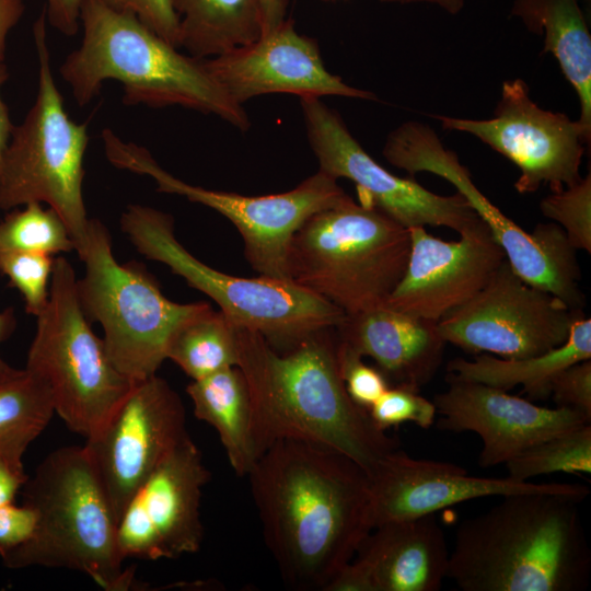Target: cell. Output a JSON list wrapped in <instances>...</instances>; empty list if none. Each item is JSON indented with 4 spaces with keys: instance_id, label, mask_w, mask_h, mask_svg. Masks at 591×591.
<instances>
[{
    "instance_id": "obj_1",
    "label": "cell",
    "mask_w": 591,
    "mask_h": 591,
    "mask_svg": "<svg viewBox=\"0 0 591 591\" xmlns=\"http://www.w3.org/2000/svg\"><path fill=\"white\" fill-rule=\"evenodd\" d=\"M265 543L285 583L325 591L373 530L371 480L346 454L273 442L247 475Z\"/></svg>"
},
{
    "instance_id": "obj_2",
    "label": "cell",
    "mask_w": 591,
    "mask_h": 591,
    "mask_svg": "<svg viewBox=\"0 0 591 591\" xmlns=\"http://www.w3.org/2000/svg\"><path fill=\"white\" fill-rule=\"evenodd\" d=\"M239 361L251 397L259 456L275 441L298 439L335 449L370 475L398 441L378 429L349 396L335 327L277 349L258 332L236 326Z\"/></svg>"
},
{
    "instance_id": "obj_3",
    "label": "cell",
    "mask_w": 591,
    "mask_h": 591,
    "mask_svg": "<svg viewBox=\"0 0 591 591\" xmlns=\"http://www.w3.org/2000/svg\"><path fill=\"white\" fill-rule=\"evenodd\" d=\"M459 525L447 578L463 591H578L591 555L580 500L557 494L502 496Z\"/></svg>"
},
{
    "instance_id": "obj_4",
    "label": "cell",
    "mask_w": 591,
    "mask_h": 591,
    "mask_svg": "<svg viewBox=\"0 0 591 591\" xmlns=\"http://www.w3.org/2000/svg\"><path fill=\"white\" fill-rule=\"evenodd\" d=\"M80 22L82 43L60 68L79 105L111 79L123 84L127 105H181L217 115L242 131L251 126L243 105L217 83L204 59L182 55L135 14L104 0H84Z\"/></svg>"
},
{
    "instance_id": "obj_5",
    "label": "cell",
    "mask_w": 591,
    "mask_h": 591,
    "mask_svg": "<svg viewBox=\"0 0 591 591\" xmlns=\"http://www.w3.org/2000/svg\"><path fill=\"white\" fill-rule=\"evenodd\" d=\"M37 512L33 537L1 559L10 569L46 567L80 571L106 591H126L135 570L123 567L117 518L85 448L49 453L22 487Z\"/></svg>"
},
{
    "instance_id": "obj_6",
    "label": "cell",
    "mask_w": 591,
    "mask_h": 591,
    "mask_svg": "<svg viewBox=\"0 0 591 591\" xmlns=\"http://www.w3.org/2000/svg\"><path fill=\"white\" fill-rule=\"evenodd\" d=\"M409 230L350 196L315 212L296 232L289 280L346 315L381 305L403 277Z\"/></svg>"
},
{
    "instance_id": "obj_7",
    "label": "cell",
    "mask_w": 591,
    "mask_h": 591,
    "mask_svg": "<svg viewBox=\"0 0 591 591\" xmlns=\"http://www.w3.org/2000/svg\"><path fill=\"white\" fill-rule=\"evenodd\" d=\"M120 228L141 255L167 266L213 300L234 325L258 332L277 349L318 329L336 327L346 316L291 280L236 277L206 265L176 239L173 217L155 208L128 206Z\"/></svg>"
},
{
    "instance_id": "obj_8",
    "label": "cell",
    "mask_w": 591,
    "mask_h": 591,
    "mask_svg": "<svg viewBox=\"0 0 591 591\" xmlns=\"http://www.w3.org/2000/svg\"><path fill=\"white\" fill-rule=\"evenodd\" d=\"M77 253L85 265L77 279L79 301L88 320L101 324L112 362L132 382L157 374L176 331L211 305L171 301L143 265L119 264L111 234L97 219L89 220Z\"/></svg>"
},
{
    "instance_id": "obj_9",
    "label": "cell",
    "mask_w": 591,
    "mask_h": 591,
    "mask_svg": "<svg viewBox=\"0 0 591 591\" xmlns=\"http://www.w3.org/2000/svg\"><path fill=\"white\" fill-rule=\"evenodd\" d=\"M38 89L23 123L14 126L0 174V209L44 202L65 221L77 250L86 237L83 200L86 124L73 121L55 83L43 11L33 26Z\"/></svg>"
},
{
    "instance_id": "obj_10",
    "label": "cell",
    "mask_w": 591,
    "mask_h": 591,
    "mask_svg": "<svg viewBox=\"0 0 591 591\" xmlns=\"http://www.w3.org/2000/svg\"><path fill=\"white\" fill-rule=\"evenodd\" d=\"M26 369L49 386L55 413L85 439L94 436L132 384L112 362L90 326L78 297L76 271L55 259L48 304L36 317Z\"/></svg>"
},
{
    "instance_id": "obj_11",
    "label": "cell",
    "mask_w": 591,
    "mask_h": 591,
    "mask_svg": "<svg viewBox=\"0 0 591 591\" xmlns=\"http://www.w3.org/2000/svg\"><path fill=\"white\" fill-rule=\"evenodd\" d=\"M102 139L105 155L114 166L148 175L159 192L184 196L225 217L237 229L251 267L274 279L289 280L290 244L304 221L348 197L337 179L321 170L280 194L245 196L207 189L176 178L146 148L121 140L111 129L103 130Z\"/></svg>"
},
{
    "instance_id": "obj_12",
    "label": "cell",
    "mask_w": 591,
    "mask_h": 591,
    "mask_svg": "<svg viewBox=\"0 0 591 591\" xmlns=\"http://www.w3.org/2000/svg\"><path fill=\"white\" fill-rule=\"evenodd\" d=\"M387 162L410 174L429 172L450 182L490 229L513 271L528 283L559 298L582 312L577 250L555 222L524 231L478 189L455 152L447 149L428 125L406 121L392 130L384 143Z\"/></svg>"
},
{
    "instance_id": "obj_13",
    "label": "cell",
    "mask_w": 591,
    "mask_h": 591,
    "mask_svg": "<svg viewBox=\"0 0 591 591\" xmlns=\"http://www.w3.org/2000/svg\"><path fill=\"white\" fill-rule=\"evenodd\" d=\"M581 314L524 281L505 259L483 289L437 323L445 343L465 351L523 359L564 344Z\"/></svg>"
},
{
    "instance_id": "obj_14",
    "label": "cell",
    "mask_w": 591,
    "mask_h": 591,
    "mask_svg": "<svg viewBox=\"0 0 591 591\" xmlns=\"http://www.w3.org/2000/svg\"><path fill=\"white\" fill-rule=\"evenodd\" d=\"M306 135L321 171L354 182L361 202L384 212L406 229L444 227L459 234L485 222L456 192L438 195L414 179L398 177L380 165L348 130L337 112L321 97L300 99Z\"/></svg>"
},
{
    "instance_id": "obj_15",
    "label": "cell",
    "mask_w": 591,
    "mask_h": 591,
    "mask_svg": "<svg viewBox=\"0 0 591 591\" xmlns=\"http://www.w3.org/2000/svg\"><path fill=\"white\" fill-rule=\"evenodd\" d=\"M444 129L470 134L506 157L520 170V194L547 184L559 192L581 179L584 144L590 141L578 120L541 108L521 79L505 81L490 119L436 117Z\"/></svg>"
},
{
    "instance_id": "obj_16",
    "label": "cell",
    "mask_w": 591,
    "mask_h": 591,
    "mask_svg": "<svg viewBox=\"0 0 591 591\" xmlns=\"http://www.w3.org/2000/svg\"><path fill=\"white\" fill-rule=\"evenodd\" d=\"M179 395L157 374L132 384L84 444L117 518L161 461L186 437Z\"/></svg>"
},
{
    "instance_id": "obj_17",
    "label": "cell",
    "mask_w": 591,
    "mask_h": 591,
    "mask_svg": "<svg viewBox=\"0 0 591 591\" xmlns=\"http://www.w3.org/2000/svg\"><path fill=\"white\" fill-rule=\"evenodd\" d=\"M210 472L192 438L186 437L134 493L117 521L121 558L175 559L197 553L204 529L202 488Z\"/></svg>"
},
{
    "instance_id": "obj_18",
    "label": "cell",
    "mask_w": 591,
    "mask_h": 591,
    "mask_svg": "<svg viewBox=\"0 0 591 591\" xmlns=\"http://www.w3.org/2000/svg\"><path fill=\"white\" fill-rule=\"evenodd\" d=\"M410 252L403 277L384 305L438 322L473 298L507 259L486 223L444 241L424 227L408 229Z\"/></svg>"
},
{
    "instance_id": "obj_19",
    "label": "cell",
    "mask_w": 591,
    "mask_h": 591,
    "mask_svg": "<svg viewBox=\"0 0 591 591\" xmlns=\"http://www.w3.org/2000/svg\"><path fill=\"white\" fill-rule=\"evenodd\" d=\"M204 65L241 105L271 93L294 94L300 99L336 95L376 100L372 92L350 86L331 73L316 40L299 34L291 19L250 44L204 59Z\"/></svg>"
},
{
    "instance_id": "obj_20",
    "label": "cell",
    "mask_w": 591,
    "mask_h": 591,
    "mask_svg": "<svg viewBox=\"0 0 591 591\" xmlns=\"http://www.w3.org/2000/svg\"><path fill=\"white\" fill-rule=\"evenodd\" d=\"M373 529L394 520L436 513L453 505L493 496L546 493L584 500L581 484L518 482L510 477L470 476L455 464L410 457L398 449L369 475Z\"/></svg>"
},
{
    "instance_id": "obj_21",
    "label": "cell",
    "mask_w": 591,
    "mask_h": 591,
    "mask_svg": "<svg viewBox=\"0 0 591 591\" xmlns=\"http://www.w3.org/2000/svg\"><path fill=\"white\" fill-rule=\"evenodd\" d=\"M447 381L449 387L432 401L441 416L437 428L477 433L483 442L478 457L483 468L505 464L548 437L591 421L575 408L542 407L483 383L448 376Z\"/></svg>"
},
{
    "instance_id": "obj_22",
    "label": "cell",
    "mask_w": 591,
    "mask_h": 591,
    "mask_svg": "<svg viewBox=\"0 0 591 591\" xmlns=\"http://www.w3.org/2000/svg\"><path fill=\"white\" fill-rule=\"evenodd\" d=\"M450 552L434 513L375 526L325 591H438Z\"/></svg>"
},
{
    "instance_id": "obj_23",
    "label": "cell",
    "mask_w": 591,
    "mask_h": 591,
    "mask_svg": "<svg viewBox=\"0 0 591 591\" xmlns=\"http://www.w3.org/2000/svg\"><path fill=\"white\" fill-rule=\"evenodd\" d=\"M335 332L355 352L371 358L390 383L419 391L440 368L447 344L437 322L386 305L346 315Z\"/></svg>"
},
{
    "instance_id": "obj_24",
    "label": "cell",
    "mask_w": 591,
    "mask_h": 591,
    "mask_svg": "<svg viewBox=\"0 0 591 591\" xmlns=\"http://www.w3.org/2000/svg\"><path fill=\"white\" fill-rule=\"evenodd\" d=\"M511 14L529 31L543 35V54L551 53L573 86L580 103L578 119L591 139V35L577 0H514Z\"/></svg>"
},
{
    "instance_id": "obj_25",
    "label": "cell",
    "mask_w": 591,
    "mask_h": 591,
    "mask_svg": "<svg viewBox=\"0 0 591 591\" xmlns=\"http://www.w3.org/2000/svg\"><path fill=\"white\" fill-rule=\"evenodd\" d=\"M186 392L196 418L218 432L234 473L247 477L259 452L250 392L242 371L231 367L193 380Z\"/></svg>"
},
{
    "instance_id": "obj_26",
    "label": "cell",
    "mask_w": 591,
    "mask_h": 591,
    "mask_svg": "<svg viewBox=\"0 0 591 591\" xmlns=\"http://www.w3.org/2000/svg\"><path fill=\"white\" fill-rule=\"evenodd\" d=\"M591 359V320L582 314L571 325L568 339L542 355L507 359L482 354L473 360L455 358L448 363V378L472 381L508 391L522 385L531 397L549 394L553 378L563 369Z\"/></svg>"
},
{
    "instance_id": "obj_27",
    "label": "cell",
    "mask_w": 591,
    "mask_h": 591,
    "mask_svg": "<svg viewBox=\"0 0 591 591\" xmlns=\"http://www.w3.org/2000/svg\"><path fill=\"white\" fill-rule=\"evenodd\" d=\"M179 47L207 59L250 44L263 34L259 0H173Z\"/></svg>"
},
{
    "instance_id": "obj_28",
    "label": "cell",
    "mask_w": 591,
    "mask_h": 591,
    "mask_svg": "<svg viewBox=\"0 0 591 591\" xmlns=\"http://www.w3.org/2000/svg\"><path fill=\"white\" fill-rule=\"evenodd\" d=\"M55 414L47 383L28 369L10 368L0 376V461L24 470L28 445Z\"/></svg>"
},
{
    "instance_id": "obj_29",
    "label": "cell",
    "mask_w": 591,
    "mask_h": 591,
    "mask_svg": "<svg viewBox=\"0 0 591 591\" xmlns=\"http://www.w3.org/2000/svg\"><path fill=\"white\" fill-rule=\"evenodd\" d=\"M166 359L175 362L192 380L236 367V325L211 306L184 323L173 335Z\"/></svg>"
},
{
    "instance_id": "obj_30",
    "label": "cell",
    "mask_w": 591,
    "mask_h": 591,
    "mask_svg": "<svg viewBox=\"0 0 591 591\" xmlns=\"http://www.w3.org/2000/svg\"><path fill=\"white\" fill-rule=\"evenodd\" d=\"M518 482L553 473H591V426L584 424L548 437L505 463Z\"/></svg>"
},
{
    "instance_id": "obj_31",
    "label": "cell",
    "mask_w": 591,
    "mask_h": 591,
    "mask_svg": "<svg viewBox=\"0 0 591 591\" xmlns=\"http://www.w3.org/2000/svg\"><path fill=\"white\" fill-rule=\"evenodd\" d=\"M76 251L62 218L50 207L28 202L11 209L0 221V252L54 255Z\"/></svg>"
},
{
    "instance_id": "obj_32",
    "label": "cell",
    "mask_w": 591,
    "mask_h": 591,
    "mask_svg": "<svg viewBox=\"0 0 591 591\" xmlns=\"http://www.w3.org/2000/svg\"><path fill=\"white\" fill-rule=\"evenodd\" d=\"M541 212L557 223L578 251L591 252V174L544 197Z\"/></svg>"
},
{
    "instance_id": "obj_33",
    "label": "cell",
    "mask_w": 591,
    "mask_h": 591,
    "mask_svg": "<svg viewBox=\"0 0 591 591\" xmlns=\"http://www.w3.org/2000/svg\"><path fill=\"white\" fill-rule=\"evenodd\" d=\"M55 258L31 252H0V274L23 297L25 310L37 317L47 306Z\"/></svg>"
},
{
    "instance_id": "obj_34",
    "label": "cell",
    "mask_w": 591,
    "mask_h": 591,
    "mask_svg": "<svg viewBox=\"0 0 591 591\" xmlns=\"http://www.w3.org/2000/svg\"><path fill=\"white\" fill-rule=\"evenodd\" d=\"M374 426L385 431L404 422H413L420 428L431 427L436 420V406L419 394V390L405 386H390L368 409Z\"/></svg>"
},
{
    "instance_id": "obj_35",
    "label": "cell",
    "mask_w": 591,
    "mask_h": 591,
    "mask_svg": "<svg viewBox=\"0 0 591 591\" xmlns=\"http://www.w3.org/2000/svg\"><path fill=\"white\" fill-rule=\"evenodd\" d=\"M337 352L341 378L349 396L368 410L391 386L390 382L376 367L366 364L360 355L339 339Z\"/></svg>"
},
{
    "instance_id": "obj_36",
    "label": "cell",
    "mask_w": 591,
    "mask_h": 591,
    "mask_svg": "<svg viewBox=\"0 0 591 591\" xmlns=\"http://www.w3.org/2000/svg\"><path fill=\"white\" fill-rule=\"evenodd\" d=\"M114 9L135 14L164 40L179 47V18L173 0H104Z\"/></svg>"
},
{
    "instance_id": "obj_37",
    "label": "cell",
    "mask_w": 591,
    "mask_h": 591,
    "mask_svg": "<svg viewBox=\"0 0 591 591\" xmlns=\"http://www.w3.org/2000/svg\"><path fill=\"white\" fill-rule=\"evenodd\" d=\"M549 394L558 407L575 408L591 418V360L559 371L551 381Z\"/></svg>"
},
{
    "instance_id": "obj_38",
    "label": "cell",
    "mask_w": 591,
    "mask_h": 591,
    "mask_svg": "<svg viewBox=\"0 0 591 591\" xmlns=\"http://www.w3.org/2000/svg\"><path fill=\"white\" fill-rule=\"evenodd\" d=\"M37 512L27 505L14 502L0 507V557L28 542L37 528Z\"/></svg>"
},
{
    "instance_id": "obj_39",
    "label": "cell",
    "mask_w": 591,
    "mask_h": 591,
    "mask_svg": "<svg viewBox=\"0 0 591 591\" xmlns=\"http://www.w3.org/2000/svg\"><path fill=\"white\" fill-rule=\"evenodd\" d=\"M46 16L49 24L65 35L77 34L80 11L84 0H46Z\"/></svg>"
},
{
    "instance_id": "obj_40",
    "label": "cell",
    "mask_w": 591,
    "mask_h": 591,
    "mask_svg": "<svg viewBox=\"0 0 591 591\" xmlns=\"http://www.w3.org/2000/svg\"><path fill=\"white\" fill-rule=\"evenodd\" d=\"M27 477L24 470L0 461V507L14 502Z\"/></svg>"
},
{
    "instance_id": "obj_41",
    "label": "cell",
    "mask_w": 591,
    "mask_h": 591,
    "mask_svg": "<svg viewBox=\"0 0 591 591\" xmlns=\"http://www.w3.org/2000/svg\"><path fill=\"white\" fill-rule=\"evenodd\" d=\"M24 0H0V61H4L9 32L24 13Z\"/></svg>"
},
{
    "instance_id": "obj_42",
    "label": "cell",
    "mask_w": 591,
    "mask_h": 591,
    "mask_svg": "<svg viewBox=\"0 0 591 591\" xmlns=\"http://www.w3.org/2000/svg\"><path fill=\"white\" fill-rule=\"evenodd\" d=\"M8 68L4 61H0V89L2 84L8 80ZM13 128L14 126L10 120L8 106L3 102L0 94V174L2 170L4 154L8 149Z\"/></svg>"
},
{
    "instance_id": "obj_43",
    "label": "cell",
    "mask_w": 591,
    "mask_h": 591,
    "mask_svg": "<svg viewBox=\"0 0 591 591\" xmlns=\"http://www.w3.org/2000/svg\"><path fill=\"white\" fill-rule=\"evenodd\" d=\"M259 4L263 20V34L275 30L287 19L288 0H259Z\"/></svg>"
},
{
    "instance_id": "obj_44",
    "label": "cell",
    "mask_w": 591,
    "mask_h": 591,
    "mask_svg": "<svg viewBox=\"0 0 591 591\" xmlns=\"http://www.w3.org/2000/svg\"><path fill=\"white\" fill-rule=\"evenodd\" d=\"M16 318L13 308H8L0 312V344L7 340L14 332ZM11 366H9L0 355V376L4 374Z\"/></svg>"
},
{
    "instance_id": "obj_45",
    "label": "cell",
    "mask_w": 591,
    "mask_h": 591,
    "mask_svg": "<svg viewBox=\"0 0 591 591\" xmlns=\"http://www.w3.org/2000/svg\"><path fill=\"white\" fill-rule=\"evenodd\" d=\"M383 3L410 4L428 3L434 4L450 14H457L464 7L465 0H379Z\"/></svg>"
},
{
    "instance_id": "obj_46",
    "label": "cell",
    "mask_w": 591,
    "mask_h": 591,
    "mask_svg": "<svg viewBox=\"0 0 591 591\" xmlns=\"http://www.w3.org/2000/svg\"><path fill=\"white\" fill-rule=\"evenodd\" d=\"M327 1H336V0H327Z\"/></svg>"
}]
</instances>
